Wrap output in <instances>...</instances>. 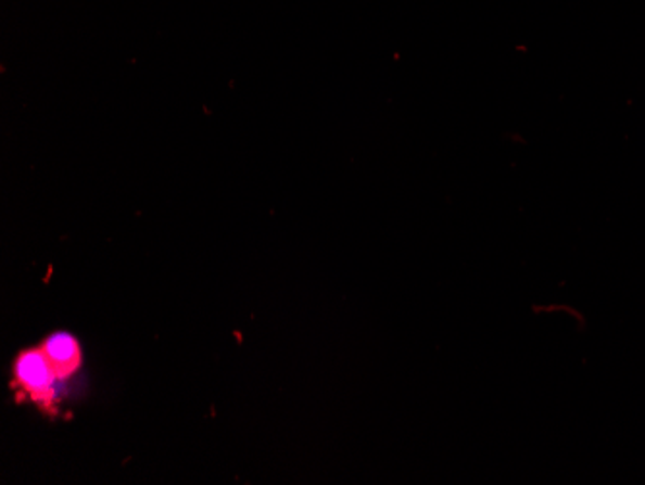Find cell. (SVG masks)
I'll return each mask as SVG.
<instances>
[{
  "label": "cell",
  "mask_w": 645,
  "mask_h": 485,
  "mask_svg": "<svg viewBox=\"0 0 645 485\" xmlns=\"http://www.w3.org/2000/svg\"><path fill=\"white\" fill-rule=\"evenodd\" d=\"M84 370V350L68 331H54L36 346L24 348L12 362L10 388L41 414L59 418L64 400L74 395Z\"/></svg>",
  "instance_id": "6da1fadb"
}]
</instances>
